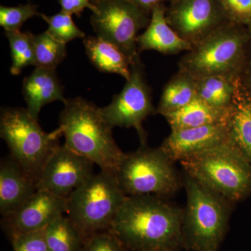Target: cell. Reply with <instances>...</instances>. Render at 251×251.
<instances>
[{
    "label": "cell",
    "mask_w": 251,
    "mask_h": 251,
    "mask_svg": "<svg viewBox=\"0 0 251 251\" xmlns=\"http://www.w3.org/2000/svg\"><path fill=\"white\" fill-rule=\"evenodd\" d=\"M141 251H175L168 249H149V250Z\"/></svg>",
    "instance_id": "obj_35"
},
{
    "label": "cell",
    "mask_w": 251,
    "mask_h": 251,
    "mask_svg": "<svg viewBox=\"0 0 251 251\" xmlns=\"http://www.w3.org/2000/svg\"><path fill=\"white\" fill-rule=\"evenodd\" d=\"M86 53L91 63L99 72L115 74L128 80L132 63L116 46L97 36L83 39Z\"/></svg>",
    "instance_id": "obj_20"
},
{
    "label": "cell",
    "mask_w": 251,
    "mask_h": 251,
    "mask_svg": "<svg viewBox=\"0 0 251 251\" xmlns=\"http://www.w3.org/2000/svg\"><path fill=\"white\" fill-rule=\"evenodd\" d=\"M48 251H82L86 241L68 216H59L45 229Z\"/></svg>",
    "instance_id": "obj_22"
},
{
    "label": "cell",
    "mask_w": 251,
    "mask_h": 251,
    "mask_svg": "<svg viewBox=\"0 0 251 251\" xmlns=\"http://www.w3.org/2000/svg\"><path fill=\"white\" fill-rule=\"evenodd\" d=\"M62 11L71 15H76L80 17L86 8L90 9L92 12L96 10L92 0H58Z\"/></svg>",
    "instance_id": "obj_31"
},
{
    "label": "cell",
    "mask_w": 251,
    "mask_h": 251,
    "mask_svg": "<svg viewBox=\"0 0 251 251\" xmlns=\"http://www.w3.org/2000/svg\"><path fill=\"white\" fill-rule=\"evenodd\" d=\"M186 206L181 221L183 248L219 251L229 227L232 202L185 173Z\"/></svg>",
    "instance_id": "obj_3"
},
{
    "label": "cell",
    "mask_w": 251,
    "mask_h": 251,
    "mask_svg": "<svg viewBox=\"0 0 251 251\" xmlns=\"http://www.w3.org/2000/svg\"><path fill=\"white\" fill-rule=\"evenodd\" d=\"M229 22L251 27V0H222Z\"/></svg>",
    "instance_id": "obj_29"
},
{
    "label": "cell",
    "mask_w": 251,
    "mask_h": 251,
    "mask_svg": "<svg viewBox=\"0 0 251 251\" xmlns=\"http://www.w3.org/2000/svg\"><path fill=\"white\" fill-rule=\"evenodd\" d=\"M9 42L12 65L11 73L16 75L21 74L24 68L34 66L35 54L33 44L32 33L21 31H5Z\"/></svg>",
    "instance_id": "obj_25"
},
{
    "label": "cell",
    "mask_w": 251,
    "mask_h": 251,
    "mask_svg": "<svg viewBox=\"0 0 251 251\" xmlns=\"http://www.w3.org/2000/svg\"><path fill=\"white\" fill-rule=\"evenodd\" d=\"M23 94L27 103V110L38 120L41 109L46 104L67 99L55 70L36 68L29 76L23 80Z\"/></svg>",
    "instance_id": "obj_17"
},
{
    "label": "cell",
    "mask_w": 251,
    "mask_h": 251,
    "mask_svg": "<svg viewBox=\"0 0 251 251\" xmlns=\"http://www.w3.org/2000/svg\"><path fill=\"white\" fill-rule=\"evenodd\" d=\"M36 68L55 70L67 55V46L54 39L47 31L33 35Z\"/></svg>",
    "instance_id": "obj_24"
},
{
    "label": "cell",
    "mask_w": 251,
    "mask_h": 251,
    "mask_svg": "<svg viewBox=\"0 0 251 251\" xmlns=\"http://www.w3.org/2000/svg\"><path fill=\"white\" fill-rule=\"evenodd\" d=\"M186 174L232 203L251 194V164L232 140L179 162Z\"/></svg>",
    "instance_id": "obj_5"
},
{
    "label": "cell",
    "mask_w": 251,
    "mask_h": 251,
    "mask_svg": "<svg viewBox=\"0 0 251 251\" xmlns=\"http://www.w3.org/2000/svg\"><path fill=\"white\" fill-rule=\"evenodd\" d=\"M62 135L59 128L46 133L26 108H1L0 136L6 142L10 156L36 181Z\"/></svg>",
    "instance_id": "obj_7"
},
{
    "label": "cell",
    "mask_w": 251,
    "mask_h": 251,
    "mask_svg": "<svg viewBox=\"0 0 251 251\" xmlns=\"http://www.w3.org/2000/svg\"><path fill=\"white\" fill-rule=\"evenodd\" d=\"M234 79L214 75L196 80L198 98L216 108H230L234 97Z\"/></svg>",
    "instance_id": "obj_23"
},
{
    "label": "cell",
    "mask_w": 251,
    "mask_h": 251,
    "mask_svg": "<svg viewBox=\"0 0 251 251\" xmlns=\"http://www.w3.org/2000/svg\"><path fill=\"white\" fill-rule=\"evenodd\" d=\"M249 31L228 23L188 51L178 63V71L194 80L220 75L236 78L245 72Z\"/></svg>",
    "instance_id": "obj_4"
},
{
    "label": "cell",
    "mask_w": 251,
    "mask_h": 251,
    "mask_svg": "<svg viewBox=\"0 0 251 251\" xmlns=\"http://www.w3.org/2000/svg\"><path fill=\"white\" fill-rule=\"evenodd\" d=\"M82 251H128L110 230L97 232L86 239Z\"/></svg>",
    "instance_id": "obj_28"
},
{
    "label": "cell",
    "mask_w": 251,
    "mask_h": 251,
    "mask_svg": "<svg viewBox=\"0 0 251 251\" xmlns=\"http://www.w3.org/2000/svg\"><path fill=\"white\" fill-rule=\"evenodd\" d=\"M100 115L112 128H133L139 136L141 145L147 144L148 134L143 122L156 113L152 103L151 90L145 79L141 60L130 66V75L123 90L115 95L111 103L99 108Z\"/></svg>",
    "instance_id": "obj_10"
},
{
    "label": "cell",
    "mask_w": 251,
    "mask_h": 251,
    "mask_svg": "<svg viewBox=\"0 0 251 251\" xmlns=\"http://www.w3.org/2000/svg\"><path fill=\"white\" fill-rule=\"evenodd\" d=\"M166 16L170 26L193 46L229 23L222 0H171Z\"/></svg>",
    "instance_id": "obj_11"
},
{
    "label": "cell",
    "mask_w": 251,
    "mask_h": 251,
    "mask_svg": "<svg viewBox=\"0 0 251 251\" xmlns=\"http://www.w3.org/2000/svg\"><path fill=\"white\" fill-rule=\"evenodd\" d=\"M40 17L49 24L48 32L62 44L85 38V32L79 29L73 21L72 15L61 11L59 14L51 16L41 14Z\"/></svg>",
    "instance_id": "obj_26"
},
{
    "label": "cell",
    "mask_w": 251,
    "mask_h": 251,
    "mask_svg": "<svg viewBox=\"0 0 251 251\" xmlns=\"http://www.w3.org/2000/svg\"><path fill=\"white\" fill-rule=\"evenodd\" d=\"M94 164L64 145H59L46 162L37 181V190L68 198L93 176Z\"/></svg>",
    "instance_id": "obj_12"
},
{
    "label": "cell",
    "mask_w": 251,
    "mask_h": 251,
    "mask_svg": "<svg viewBox=\"0 0 251 251\" xmlns=\"http://www.w3.org/2000/svg\"><path fill=\"white\" fill-rule=\"evenodd\" d=\"M183 209L156 196H127L109 230L128 251L182 248Z\"/></svg>",
    "instance_id": "obj_1"
},
{
    "label": "cell",
    "mask_w": 251,
    "mask_h": 251,
    "mask_svg": "<svg viewBox=\"0 0 251 251\" xmlns=\"http://www.w3.org/2000/svg\"><path fill=\"white\" fill-rule=\"evenodd\" d=\"M229 139V123L216 124L171 130L160 148L175 163L219 146Z\"/></svg>",
    "instance_id": "obj_14"
},
{
    "label": "cell",
    "mask_w": 251,
    "mask_h": 251,
    "mask_svg": "<svg viewBox=\"0 0 251 251\" xmlns=\"http://www.w3.org/2000/svg\"><path fill=\"white\" fill-rule=\"evenodd\" d=\"M64 103L59 128L65 138L64 145L100 171L115 174L125 153L114 139L113 128L104 120L99 108L82 97L67 99Z\"/></svg>",
    "instance_id": "obj_2"
},
{
    "label": "cell",
    "mask_w": 251,
    "mask_h": 251,
    "mask_svg": "<svg viewBox=\"0 0 251 251\" xmlns=\"http://www.w3.org/2000/svg\"><path fill=\"white\" fill-rule=\"evenodd\" d=\"M92 1H94V0H92Z\"/></svg>",
    "instance_id": "obj_36"
},
{
    "label": "cell",
    "mask_w": 251,
    "mask_h": 251,
    "mask_svg": "<svg viewBox=\"0 0 251 251\" xmlns=\"http://www.w3.org/2000/svg\"><path fill=\"white\" fill-rule=\"evenodd\" d=\"M231 107L211 106L198 97L184 108L165 115L171 130L183 129L202 126L229 123Z\"/></svg>",
    "instance_id": "obj_19"
},
{
    "label": "cell",
    "mask_w": 251,
    "mask_h": 251,
    "mask_svg": "<svg viewBox=\"0 0 251 251\" xmlns=\"http://www.w3.org/2000/svg\"><path fill=\"white\" fill-rule=\"evenodd\" d=\"M174 163L160 147L150 148L145 144L134 152L125 153L115 176L126 196L165 198L181 186Z\"/></svg>",
    "instance_id": "obj_8"
},
{
    "label": "cell",
    "mask_w": 251,
    "mask_h": 251,
    "mask_svg": "<svg viewBox=\"0 0 251 251\" xmlns=\"http://www.w3.org/2000/svg\"><path fill=\"white\" fill-rule=\"evenodd\" d=\"M126 197L115 174L100 171L69 196L66 214L87 239L109 230Z\"/></svg>",
    "instance_id": "obj_6"
},
{
    "label": "cell",
    "mask_w": 251,
    "mask_h": 251,
    "mask_svg": "<svg viewBox=\"0 0 251 251\" xmlns=\"http://www.w3.org/2000/svg\"><path fill=\"white\" fill-rule=\"evenodd\" d=\"M249 29H250V30L249 31V40H248L247 52V64H246V67H247L248 68L247 74H251V27H249Z\"/></svg>",
    "instance_id": "obj_33"
},
{
    "label": "cell",
    "mask_w": 251,
    "mask_h": 251,
    "mask_svg": "<svg viewBox=\"0 0 251 251\" xmlns=\"http://www.w3.org/2000/svg\"><path fill=\"white\" fill-rule=\"evenodd\" d=\"M67 210V198L37 190L18 210L3 217L1 223L11 237L45 229L52 221L66 214Z\"/></svg>",
    "instance_id": "obj_13"
},
{
    "label": "cell",
    "mask_w": 251,
    "mask_h": 251,
    "mask_svg": "<svg viewBox=\"0 0 251 251\" xmlns=\"http://www.w3.org/2000/svg\"><path fill=\"white\" fill-rule=\"evenodd\" d=\"M140 52L155 50L163 54H176L189 51L193 46L183 39L167 22L166 8L159 5L151 11V19L143 34L138 35Z\"/></svg>",
    "instance_id": "obj_16"
},
{
    "label": "cell",
    "mask_w": 251,
    "mask_h": 251,
    "mask_svg": "<svg viewBox=\"0 0 251 251\" xmlns=\"http://www.w3.org/2000/svg\"><path fill=\"white\" fill-rule=\"evenodd\" d=\"M196 98V80L178 71L165 85L156 113L164 117L184 108Z\"/></svg>",
    "instance_id": "obj_21"
},
{
    "label": "cell",
    "mask_w": 251,
    "mask_h": 251,
    "mask_svg": "<svg viewBox=\"0 0 251 251\" xmlns=\"http://www.w3.org/2000/svg\"><path fill=\"white\" fill-rule=\"evenodd\" d=\"M133 4L149 15L151 14V11L157 6L163 5L164 2L169 0H130Z\"/></svg>",
    "instance_id": "obj_32"
},
{
    "label": "cell",
    "mask_w": 251,
    "mask_h": 251,
    "mask_svg": "<svg viewBox=\"0 0 251 251\" xmlns=\"http://www.w3.org/2000/svg\"><path fill=\"white\" fill-rule=\"evenodd\" d=\"M38 6L32 3L21 4L14 7L0 6V25L5 31H21L24 23L35 16H41Z\"/></svg>",
    "instance_id": "obj_27"
},
{
    "label": "cell",
    "mask_w": 251,
    "mask_h": 251,
    "mask_svg": "<svg viewBox=\"0 0 251 251\" xmlns=\"http://www.w3.org/2000/svg\"><path fill=\"white\" fill-rule=\"evenodd\" d=\"M242 78L245 82L246 85L251 92V74H247V75H242Z\"/></svg>",
    "instance_id": "obj_34"
},
{
    "label": "cell",
    "mask_w": 251,
    "mask_h": 251,
    "mask_svg": "<svg viewBox=\"0 0 251 251\" xmlns=\"http://www.w3.org/2000/svg\"><path fill=\"white\" fill-rule=\"evenodd\" d=\"M92 2L96 10L92 12L91 23L97 37L118 48L132 64L141 60L137 39L140 30L148 27L151 15L130 0H94Z\"/></svg>",
    "instance_id": "obj_9"
},
{
    "label": "cell",
    "mask_w": 251,
    "mask_h": 251,
    "mask_svg": "<svg viewBox=\"0 0 251 251\" xmlns=\"http://www.w3.org/2000/svg\"><path fill=\"white\" fill-rule=\"evenodd\" d=\"M37 191L36 181L11 156L0 163V214L9 216Z\"/></svg>",
    "instance_id": "obj_15"
},
{
    "label": "cell",
    "mask_w": 251,
    "mask_h": 251,
    "mask_svg": "<svg viewBox=\"0 0 251 251\" xmlns=\"http://www.w3.org/2000/svg\"><path fill=\"white\" fill-rule=\"evenodd\" d=\"M229 128L231 140L251 164V92L242 75L234 79Z\"/></svg>",
    "instance_id": "obj_18"
},
{
    "label": "cell",
    "mask_w": 251,
    "mask_h": 251,
    "mask_svg": "<svg viewBox=\"0 0 251 251\" xmlns=\"http://www.w3.org/2000/svg\"><path fill=\"white\" fill-rule=\"evenodd\" d=\"M14 251H48L45 229L11 236Z\"/></svg>",
    "instance_id": "obj_30"
}]
</instances>
